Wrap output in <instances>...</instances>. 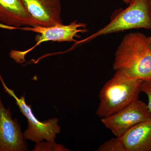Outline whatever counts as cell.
Listing matches in <instances>:
<instances>
[{
    "label": "cell",
    "mask_w": 151,
    "mask_h": 151,
    "mask_svg": "<svg viewBox=\"0 0 151 151\" xmlns=\"http://www.w3.org/2000/svg\"><path fill=\"white\" fill-rule=\"evenodd\" d=\"M148 38L149 41H150V45H149V46H150V48L151 49V36L150 37H149Z\"/></svg>",
    "instance_id": "15"
},
{
    "label": "cell",
    "mask_w": 151,
    "mask_h": 151,
    "mask_svg": "<svg viewBox=\"0 0 151 151\" xmlns=\"http://www.w3.org/2000/svg\"><path fill=\"white\" fill-rule=\"evenodd\" d=\"M97 151H126L121 138L116 137L106 141L97 149Z\"/></svg>",
    "instance_id": "11"
},
{
    "label": "cell",
    "mask_w": 151,
    "mask_h": 151,
    "mask_svg": "<svg viewBox=\"0 0 151 151\" xmlns=\"http://www.w3.org/2000/svg\"><path fill=\"white\" fill-rule=\"evenodd\" d=\"M120 138L126 151H151V118L132 127Z\"/></svg>",
    "instance_id": "10"
},
{
    "label": "cell",
    "mask_w": 151,
    "mask_h": 151,
    "mask_svg": "<svg viewBox=\"0 0 151 151\" xmlns=\"http://www.w3.org/2000/svg\"><path fill=\"white\" fill-rule=\"evenodd\" d=\"M128 7L114 11L105 27L76 45L90 41L100 36L133 29L151 30V0H130Z\"/></svg>",
    "instance_id": "3"
},
{
    "label": "cell",
    "mask_w": 151,
    "mask_h": 151,
    "mask_svg": "<svg viewBox=\"0 0 151 151\" xmlns=\"http://www.w3.org/2000/svg\"><path fill=\"white\" fill-rule=\"evenodd\" d=\"M0 23L14 27L38 25L21 0H0Z\"/></svg>",
    "instance_id": "9"
},
{
    "label": "cell",
    "mask_w": 151,
    "mask_h": 151,
    "mask_svg": "<svg viewBox=\"0 0 151 151\" xmlns=\"http://www.w3.org/2000/svg\"><path fill=\"white\" fill-rule=\"evenodd\" d=\"M124 1V2L126 3V4H129L130 0H123Z\"/></svg>",
    "instance_id": "14"
},
{
    "label": "cell",
    "mask_w": 151,
    "mask_h": 151,
    "mask_svg": "<svg viewBox=\"0 0 151 151\" xmlns=\"http://www.w3.org/2000/svg\"><path fill=\"white\" fill-rule=\"evenodd\" d=\"M86 24L84 23L78 22L74 21L68 25L59 24L50 27H43L37 25L34 27H12L0 23V28L8 29H21L32 31L37 34L35 37L37 43L32 48L24 52L12 50L9 53L10 56L17 63H22L25 61V55L35 47L45 42H77L74 38H79V33L87 32Z\"/></svg>",
    "instance_id": "4"
},
{
    "label": "cell",
    "mask_w": 151,
    "mask_h": 151,
    "mask_svg": "<svg viewBox=\"0 0 151 151\" xmlns=\"http://www.w3.org/2000/svg\"><path fill=\"white\" fill-rule=\"evenodd\" d=\"M141 91L147 96L148 103L147 105L151 113V79L143 80L141 84Z\"/></svg>",
    "instance_id": "13"
},
{
    "label": "cell",
    "mask_w": 151,
    "mask_h": 151,
    "mask_svg": "<svg viewBox=\"0 0 151 151\" xmlns=\"http://www.w3.org/2000/svg\"><path fill=\"white\" fill-rule=\"evenodd\" d=\"M0 81L2 84L5 92L13 97L19 111L27 119L28 127L23 134L25 139L29 140L37 144L43 139L47 141H55L57 134L60 132L57 118L49 119L41 122L35 117L32 111L31 105H27L25 100L24 95L19 98L13 89L6 86L0 74Z\"/></svg>",
    "instance_id": "5"
},
{
    "label": "cell",
    "mask_w": 151,
    "mask_h": 151,
    "mask_svg": "<svg viewBox=\"0 0 151 151\" xmlns=\"http://www.w3.org/2000/svg\"><path fill=\"white\" fill-rule=\"evenodd\" d=\"M25 139L18 120L12 119L0 96V151H28Z\"/></svg>",
    "instance_id": "7"
},
{
    "label": "cell",
    "mask_w": 151,
    "mask_h": 151,
    "mask_svg": "<svg viewBox=\"0 0 151 151\" xmlns=\"http://www.w3.org/2000/svg\"><path fill=\"white\" fill-rule=\"evenodd\" d=\"M38 25L50 27L62 24L60 0H21Z\"/></svg>",
    "instance_id": "8"
},
{
    "label": "cell",
    "mask_w": 151,
    "mask_h": 151,
    "mask_svg": "<svg viewBox=\"0 0 151 151\" xmlns=\"http://www.w3.org/2000/svg\"><path fill=\"white\" fill-rule=\"evenodd\" d=\"M33 151H70L69 149L65 147L61 144H57L55 141H47L37 143L35 145Z\"/></svg>",
    "instance_id": "12"
},
{
    "label": "cell",
    "mask_w": 151,
    "mask_h": 151,
    "mask_svg": "<svg viewBox=\"0 0 151 151\" xmlns=\"http://www.w3.org/2000/svg\"><path fill=\"white\" fill-rule=\"evenodd\" d=\"M143 81L132 78L122 70H116L100 90L97 116L101 119L108 117L139 99Z\"/></svg>",
    "instance_id": "2"
},
{
    "label": "cell",
    "mask_w": 151,
    "mask_h": 151,
    "mask_svg": "<svg viewBox=\"0 0 151 151\" xmlns=\"http://www.w3.org/2000/svg\"><path fill=\"white\" fill-rule=\"evenodd\" d=\"M148 37L140 32L124 36L115 53L114 70H121L132 78L151 79V49Z\"/></svg>",
    "instance_id": "1"
},
{
    "label": "cell",
    "mask_w": 151,
    "mask_h": 151,
    "mask_svg": "<svg viewBox=\"0 0 151 151\" xmlns=\"http://www.w3.org/2000/svg\"><path fill=\"white\" fill-rule=\"evenodd\" d=\"M151 118L147 104L138 99L117 113L101 118V122L115 137H121L132 127Z\"/></svg>",
    "instance_id": "6"
}]
</instances>
